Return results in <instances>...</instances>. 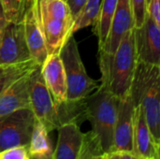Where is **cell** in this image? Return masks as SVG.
Segmentation results:
<instances>
[{"label": "cell", "instance_id": "9", "mask_svg": "<svg viewBox=\"0 0 160 159\" xmlns=\"http://www.w3.org/2000/svg\"><path fill=\"white\" fill-rule=\"evenodd\" d=\"M22 23L31 58L40 67L48 56V50L40 23L38 0H30L23 15Z\"/></svg>", "mask_w": 160, "mask_h": 159}, {"label": "cell", "instance_id": "4", "mask_svg": "<svg viewBox=\"0 0 160 159\" xmlns=\"http://www.w3.org/2000/svg\"><path fill=\"white\" fill-rule=\"evenodd\" d=\"M59 55L67 78L68 101L82 100L100 86V81L94 80L87 74L73 36L64 44Z\"/></svg>", "mask_w": 160, "mask_h": 159}, {"label": "cell", "instance_id": "22", "mask_svg": "<svg viewBox=\"0 0 160 159\" xmlns=\"http://www.w3.org/2000/svg\"><path fill=\"white\" fill-rule=\"evenodd\" d=\"M132 12L134 17L135 27L142 25L147 15V2L146 0H130Z\"/></svg>", "mask_w": 160, "mask_h": 159}, {"label": "cell", "instance_id": "24", "mask_svg": "<svg viewBox=\"0 0 160 159\" xmlns=\"http://www.w3.org/2000/svg\"><path fill=\"white\" fill-rule=\"evenodd\" d=\"M160 0H150L147 4V14L160 25Z\"/></svg>", "mask_w": 160, "mask_h": 159}, {"label": "cell", "instance_id": "30", "mask_svg": "<svg viewBox=\"0 0 160 159\" xmlns=\"http://www.w3.org/2000/svg\"><path fill=\"white\" fill-rule=\"evenodd\" d=\"M150 0H146V2H147V4H148V2H149Z\"/></svg>", "mask_w": 160, "mask_h": 159}, {"label": "cell", "instance_id": "5", "mask_svg": "<svg viewBox=\"0 0 160 159\" xmlns=\"http://www.w3.org/2000/svg\"><path fill=\"white\" fill-rule=\"evenodd\" d=\"M29 99L30 109L36 120L40 122L49 132L57 130L62 126L58 105L45 84L40 67L30 75Z\"/></svg>", "mask_w": 160, "mask_h": 159}, {"label": "cell", "instance_id": "13", "mask_svg": "<svg viewBox=\"0 0 160 159\" xmlns=\"http://www.w3.org/2000/svg\"><path fill=\"white\" fill-rule=\"evenodd\" d=\"M159 147L152 136L142 107H134L133 152L143 159L159 157Z\"/></svg>", "mask_w": 160, "mask_h": 159}, {"label": "cell", "instance_id": "21", "mask_svg": "<svg viewBox=\"0 0 160 159\" xmlns=\"http://www.w3.org/2000/svg\"><path fill=\"white\" fill-rule=\"evenodd\" d=\"M105 155L92 132L84 133L82 151L78 159H105Z\"/></svg>", "mask_w": 160, "mask_h": 159}, {"label": "cell", "instance_id": "10", "mask_svg": "<svg viewBox=\"0 0 160 159\" xmlns=\"http://www.w3.org/2000/svg\"><path fill=\"white\" fill-rule=\"evenodd\" d=\"M134 105L129 93L119 99L112 152H133Z\"/></svg>", "mask_w": 160, "mask_h": 159}, {"label": "cell", "instance_id": "20", "mask_svg": "<svg viewBox=\"0 0 160 159\" xmlns=\"http://www.w3.org/2000/svg\"><path fill=\"white\" fill-rule=\"evenodd\" d=\"M0 2L7 21L8 22H21L30 0H0Z\"/></svg>", "mask_w": 160, "mask_h": 159}, {"label": "cell", "instance_id": "23", "mask_svg": "<svg viewBox=\"0 0 160 159\" xmlns=\"http://www.w3.org/2000/svg\"><path fill=\"white\" fill-rule=\"evenodd\" d=\"M1 159H30L27 146H18L0 152Z\"/></svg>", "mask_w": 160, "mask_h": 159}, {"label": "cell", "instance_id": "25", "mask_svg": "<svg viewBox=\"0 0 160 159\" xmlns=\"http://www.w3.org/2000/svg\"><path fill=\"white\" fill-rule=\"evenodd\" d=\"M105 159H143L134 152L128 151H118V152H111L105 155Z\"/></svg>", "mask_w": 160, "mask_h": 159}, {"label": "cell", "instance_id": "6", "mask_svg": "<svg viewBox=\"0 0 160 159\" xmlns=\"http://www.w3.org/2000/svg\"><path fill=\"white\" fill-rule=\"evenodd\" d=\"M36 118L30 108L18 110L0 119V152L28 146Z\"/></svg>", "mask_w": 160, "mask_h": 159}, {"label": "cell", "instance_id": "31", "mask_svg": "<svg viewBox=\"0 0 160 159\" xmlns=\"http://www.w3.org/2000/svg\"><path fill=\"white\" fill-rule=\"evenodd\" d=\"M25 1H29V0H25Z\"/></svg>", "mask_w": 160, "mask_h": 159}, {"label": "cell", "instance_id": "2", "mask_svg": "<svg viewBox=\"0 0 160 159\" xmlns=\"http://www.w3.org/2000/svg\"><path fill=\"white\" fill-rule=\"evenodd\" d=\"M160 66L138 62L129 89L134 107L143 111L149 129L157 143L160 144Z\"/></svg>", "mask_w": 160, "mask_h": 159}, {"label": "cell", "instance_id": "11", "mask_svg": "<svg viewBox=\"0 0 160 159\" xmlns=\"http://www.w3.org/2000/svg\"><path fill=\"white\" fill-rule=\"evenodd\" d=\"M45 84L57 105L68 101V85L65 68L59 53L49 54L40 66Z\"/></svg>", "mask_w": 160, "mask_h": 159}, {"label": "cell", "instance_id": "3", "mask_svg": "<svg viewBox=\"0 0 160 159\" xmlns=\"http://www.w3.org/2000/svg\"><path fill=\"white\" fill-rule=\"evenodd\" d=\"M119 99L101 84L84 98L85 120L90 122L91 132L105 154L112 150Z\"/></svg>", "mask_w": 160, "mask_h": 159}, {"label": "cell", "instance_id": "26", "mask_svg": "<svg viewBox=\"0 0 160 159\" xmlns=\"http://www.w3.org/2000/svg\"><path fill=\"white\" fill-rule=\"evenodd\" d=\"M66 1L68 5V7L74 19L86 2V0H66Z\"/></svg>", "mask_w": 160, "mask_h": 159}, {"label": "cell", "instance_id": "12", "mask_svg": "<svg viewBox=\"0 0 160 159\" xmlns=\"http://www.w3.org/2000/svg\"><path fill=\"white\" fill-rule=\"evenodd\" d=\"M135 27L130 0H118L106 42L101 50L114 52L127 32Z\"/></svg>", "mask_w": 160, "mask_h": 159}, {"label": "cell", "instance_id": "15", "mask_svg": "<svg viewBox=\"0 0 160 159\" xmlns=\"http://www.w3.org/2000/svg\"><path fill=\"white\" fill-rule=\"evenodd\" d=\"M31 73L19 79L0 96V119L18 110L30 108L29 84Z\"/></svg>", "mask_w": 160, "mask_h": 159}, {"label": "cell", "instance_id": "16", "mask_svg": "<svg viewBox=\"0 0 160 159\" xmlns=\"http://www.w3.org/2000/svg\"><path fill=\"white\" fill-rule=\"evenodd\" d=\"M49 133L44 126L36 120L27 146L30 159H52L53 149Z\"/></svg>", "mask_w": 160, "mask_h": 159}, {"label": "cell", "instance_id": "32", "mask_svg": "<svg viewBox=\"0 0 160 159\" xmlns=\"http://www.w3.org/2000/svg\"><path fill=\"white\" fill-rule=\"evenodd\" d=\"M0 159H1V158H0Z\"/></svg>", "mask_w": 160, "mask_h": 159}, {"label": "cell", "instance_id": "1", "mask_svg": "<svg viewBox=\"0 0 160 159\" xmlns=\"http://www.w3.org/2000/svg\"><path fill=\"white\" fill-rule=\"evenodd\" d=\"M100 84L121 98L129 93L138 64L134 28L126 33L114 52L98 51Z\"/></svg>", "mask_w": 160, "mask_h": 159}, {"label": "cell", "instance_id": "17", "mask_svg": "<svg viewBox=\"0 0 160 159\" xmlns=\"http://www.w3.org/2000/svg\"><path fill=\"white\" fill-rule=\"evenodd\" d=\"M118 0H103L98 22L93 26V32L98 38V50H101L109 35L112 20Z\"/></svg>", "mask_w": 160, "mask_h": 159}, {"label": "cell", "instance_id": "8", "mask_svg": "<svg viewBox=\"0 0 160 159\" xmlns=\"http://www.w3.org/2000/svg\"><path fill=\"white\" fill-rule=\"evenodd\" d=\"M137 60L160 66V25L148 14L142 26L134 27Z\"/></svg>", "mask_w": 160, "mask_h": 159}, {"label": "cell", "instance_id": "19", "mask_svg": "<svg viewBox=\"0 0 160 159\" xmlns=\"http://www.w3.org/2000/svg\"><path fill=\"white\" fill-rule=\"evenodd\" d=\"M103 0H86L85 4L76 15L74 19V24L72 33H76L82 28L88 26H94L98 22L100 7Z\"/></svg>", "mask_w": 160, "mask_h": 159}, {"label": "cell", "instance_id": "7", "mask_svg": "<svg viewBox=\"0 0 160 159\" xmlns=\"http://www.w3.org/2000/svg\"><path fill=\"white\" fill-rule=\"evenodd\" d=\"M31 59L22 22H8L0 30V66H11Z\"/></svg>", "mask_w": 160, "mask_h": 159}, {"label": "cell", "instance_id": "14", "mask_svg": "<svg viewBox=\"0 0 160 159\" xmlns=\"http://www.w3.org/2000/svg\"><path fill=\"white\" fill-rule=\"evenodd\" d=\"M58 138L52 159H78L82 151L84 133L75 123H67L58 129Z\"/></svg>", "mask_w": 160, "mask_h": 159}, {"label": "cell", "instance_id": "18", "mask_svg": "<svg viewBox=\"0 0 160 159\" xmlns=\"http://www.w3.org/2000/svg\"><path fill=\"white\" fill-rule=\"evenodd\" d=\"M39 67L33 59L11 65L5 72L0 76V96L5 93L15 82L23 77L26 74L34 71Z\"/></svg>", "mask_w": 160, "mask_h": 159}, {"label": "cell", "instance_id": "27", "mask_svg": "<svg viewBox=\"0 0 160 159\" xmlns=\"http://www.w3.org/2000/svg\"><path fill=\"white\" fill-rule=\"evenodd\" d=\"M8 23V22L6 19L5 13H4L3 7H2V5H1V2H0V30L2 28H4Z\"/></svg>", "mask_w": 160, "mask_h": 159}, {"label": "cell", "instance_id": "28", "mask_svg": "<svg viewBox=\"0 0 160 159\" xmlns=\"http://www.w3.org/2000/svg\"><path fill=\"white\" fill-rule=\"evenodd\" d=\"M10 66H0V76H2V74H4V72Z\"/></svg>", "mask_w": 160, "mask_h": 159}, {"label": "cell", "instance_id": "29", "mask_svg": "<svg viewBox=\"0 0 160 159\" xmlns=\"http://www.w3.org/2000/svg\"><path fill=\"white\" fill-rule=\"evenodd\" d=\"M147 159H160V157H151V158H147Z\"/></svg>", "mask_w": 160, "mask_h": 159}]
</instances>
